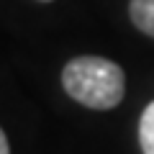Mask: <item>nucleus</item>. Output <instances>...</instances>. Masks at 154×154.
<instances>
[{"label":"nucleus","instance_id":"obj_4","mask_svg":"<svg viewBox=\"0 0 154 154\" xmlns=\"http://www.w3.org/2000/svg\"><path fill=\"white\" fill-rule=\"evenodd\" d=\"M0 154H11V144H8L5 131H3V128H0Z\"/></svg>","mask_w":154,"mask_h":154},{"label":"nucleus","instance_id":"obj_1","mask_svg":"<svg viewBox=\"0 0 154 154\" xmlns=\"http://www.w3.org/2000/svg\"><path fill=\"white\" fill-rule=\"evenodd\" d=\"M62 88L72 100L90 110H113L126 95V75L105 57L82 54L64 64Z\"/></svg>","mask_w":154,"mask_h":154},{"label":"nucleus","instance_id":"obj_2","mask_svg":"<svg viewBox=\"0 0 154 154\" xmlns=\"http://www.w3.org/2000/svg\"><path fill=\"white\" fill-rule=\"evenodd\" d=\"M128 18L141 33L154 38V0H131L128 3Z\"/></svg>","mask_w":154,"mask_h":154},{"label":"nucleus","instance_id":"obj_3","mask_svg":"<svg viewBox=\"0 0 154 154\" xmlns=\"http://www.w3.org/2000/svg\"><path fill=\"white\" fill-rule=\"evenodd\" d=\"M139 144L144 154H154V100L144 108L139 118Z\"/></svg>","mask_w":154,"mask_h":154},{"label":"nucleus","instance_id":"obj_5","mask_svg":"<svg viewBox=\"0 0 154 154\" xmlns=\"http://www.w3.org/2000/svg\"><path fill=\"white\" fill-rule=\"evenodd\" d=\"M38 3H51V0H38Z\"/></svg>","mask_w":154,"mask_h":154}]
</instances>
